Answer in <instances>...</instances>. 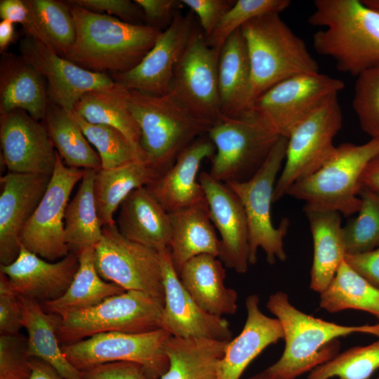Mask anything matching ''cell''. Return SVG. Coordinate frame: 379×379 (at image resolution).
Wrapping results in <instances>:
<instances>
[{"instance_id":"cell-1","label":"cell","mask_w":379,"mask_h":379,"mask_svg":"<svg viewBox=\"0 0 379 379\" xmlns=\"http://www.w3.org/2000/svg\"><path fill=\"white\" fill-rule=\"evenodd\" d=\"M67 2L77 38L63 58L94 72L113 75L130 71L153 48L162 32L150 25L128 23Z\"/></svg>"},{"instance_id":"cell-2","label":"cell","mask_w":379,"mask_h":379,"mask_svg":"<svg viewBox=\"0 0 379 379\" xmlns=\"http://www.w3.org/2000/svg\"><path fill=\"white\" fill-rule=\"evenodd\" d=\"M308 18L324 29L312 37L318 54L331 58L340 72L357 77L379 66V12L361 0H316Z\"/></svg>"},{"instance_id":"cell-3","label":"cell","mask_w":379,"mask_h":379,"mask_svg":"<svg viewBox=\"0 0 379 379\" xmlns=\"http://www.w3.org/2000/svg\"><path fill=\"white\" fill-rule=\"evenodd\" d=\"M267 310L279 321L285 347L281 357L265 370L279 379H295L334 358L340 350L339 337L366 333L379 337V323L343 326L307 314L277 291L270 295Z\"/></svg>"},{"instance_id":"cell-4","label":"cell","mask_w":379,"mask_h":379,"mask_svg":"<svg viewBox=\"0 0 379 379\" xmlns=\"http://www.w3.org/2000/svg\"><path fill=\"white\" fill-rule=\"evenodd\" d=\"M126 102L140 131L145 161L160 174L215 124L190 110L171 93L157 96L127 90Z\"/></svg>"},{"instance_id":"cell-5","label":"cell","mask_w":379,"mask_h":379,"mask_svg":"<svg viewBox=\"0 0 379 379\" xmlns=\"http://www.w3.org/2000/svg\"><path fill=\"white\" fill-rule=\"evenodd\" d=\"M279 14L261 15L240 28L251 68L247 111L258 97L279 82L299 74L319 72L305 41Z\"/></svg>"},{"instance_id":"cell-6","label":"cell","mask_w":379,"mask_h":379,"mask_svg":"<svg viewBox=\"0 0 379 379\" xmlns=\"http://www.w3.org/2000/svg\"><path fill=\"white\" fill-rule=\"evenodd\" d=\"M378 154L379 138L361 145L341 143L326 164L295 182L286 195L304 201V207L335 211L350 216L360 208L361 175L368 162Z\"/></svg>"},{"instance_id":"cell-7","label":"cell","mask_w":379,"mask_h":379,"mask_svg":"<svg viewBox=\"0 0 379 379\" xmlns=\"http://www.w3.org/2000/svg\"><path fill=\"white\" fill-rule=\"evenodd\" d=\"M164 304L138 291H126L98 305L58 315L61 345L107 332L140 333L161 328Z\"/></svg>"},{"instance_id":"cell-8","label":"cell","mask_w":379,"mask_h":379,"mask_svg":"<svg viewBox=\"0 0 379 379\" xmlns=\"http://www.w3.org/2000/svg\"><path fill=\"white\" fill-rule=\"evenodd\" d=\"M208 136L215 147L208 173L224 183L252 178L281 137L250 111L237 117H223Z\"/></svg>"},{"instance_id":"cell-9","label":"cell","mask_w":379,"mask_h":379,"mask_svg":"<svg viewBox=\"0 0 379 379\" xmlns=\"http://www.w3.org/2000/svg\"><path fill=\"white\" fill-rule=\"evenodd\" d=\"M287 143L288 138L281 136L262 166L249 180L225 183L238 196L245 211L250 265L257 262L259 248L265 251L269 264H274L277 259H286L283 239L287 234L289 221L283 218L279 227H275L270 211L276 179L285 160Z\"/></svg>"},{"instance_id":"cell-10","label":"cell","mask_w":379,"mask_h":379,"mask_svg":"<svg viewBox=\"0 0 379 379\" xmlns=\"http://www.w3.org/2000/svg\"><path fill=\"white\" fill-rule=\"evenodd\" d=\"M342 125V109L335 95L293 131L288 138L285 164L275 184L273 202L331 159L337 148L333 139Z\"/></svg>"},{"instance_id":"cell-11","label":"cell","mask_w":379,"mask_h":379,"mask_svg":"<svg viewBox=\"0 0 379 379\" xmlns=\"http://www.w3.org/2000/svg\"><path fill=\"white\" fill-rule=\"evenodd\" d=\"M344 86L342 80L320 72L293 76L268 89L248 111L279 136L288 138L300 124Z\"/></svg>"},{"instance_id":"cell-12","label":"cell","mask_w":379,"mask_h":379,"mask_svg":"<svg viewBox=\"0 0 379 379\" xmlns=\"http://www.w3.org/2000/svg\"><path fill=\"white\" fill-rule=\"evenodd\" d=\"M94 263L100 277L125 291L144 292L164 305L159 253L124 237L117 223L104 226L94 246Z\"/></svg>"},{"instance_id":"cell-13","label":"cell","mask_w":379,"mask_h":379,"mask_svg":"<svg viewBox=\"0 0 379 379\" xmlns=\"http://www.w3.org/2000/svg\"><path fill=\"white\" fill-rule=\"evenodd\" d=\"M171 335L164 328L140 333L107 332L61 347L68 361L81 371L101 364L128 361L143 366L159 379L169 366L164 347Z\"/></svg>"},{"instance_id":"cell-14","label":"cell","mask_w":379,"mask_h":379,"mask_svg":"<svg viewBox=\"0 0 379 379\" xmlns=\"http://www.w3.org/2000/svg\"><path fill=\"white\" fill-rule=\"evenodd\" d=\"M85 169L69 167L57 152L55 167L46 192L23 227L20 245L50 262L69 253L65 239V214L69 196Z\"/></svg>"},{"instance_id":"cell-15","label":"cell","mask_w":379,"mask_h":379,"mask_svg":"<svg viewBox=\"0 0 379 379\" xmlns=\"http://www.w3.org/2000/svg\"><path fill=\"white\" fill-rule=\"evenodd\" d=\"M219 50L208 45L197 26L179 61L172 90L184 105L217 124L222 117L218 88Z\"/></svg>"},{"instance_id":"cell-16","label":"cell","mask_w":379,"mask_h":379,"mask_svg":"<svg viewBox=\"0 0 379 379\" xmlns=\"http://www.w3.org/2000/svg\"><path fill=\"white\" fill-rule=\"evenodd\" d=\"M196 27L192 11L185 15L176 13L140 62L112 79L128 91L157 96L170 93L176 67Z\"/></svg>"},{"instance_id":"cell-17","label":"cell","mask_w":379,"mask_h":379,"mask_svg":"<svg viewBox=\"0 0 379 379\" xmlns=\"http://www.w3.org/2000/svg\"><path fill=\"white\" fill-rule=\"evenodd\" d=\"M19 50L45 79L48 100L69 113L87 92L117 85L109 75L86 69L28 35L20 41Z\"/></svg>"},{"instance_id":"cell-18","label":"cell","mask_w":379,"mask_h":379,"mask_svg":"<svg viewBox=\"0 0 379 379\" xmlns=\"http://www.w3.org/2000/svg\"><path fill=\"white\" fill-rule=\"evenodd\" d=\"M158 253L164 290L161 328L175 337L231 341L229 322L204 311L183 286L172 264L169 248Z\"/></svg>"},{"instance_id":"cell-19","label":"cell","mask_w":379,"mask_h":379,"mask_svg":"<svg viewBox=\"0 0 379 379\" xmlns=\"http://www.w3.org/2000/svg\"><path fill=\"white\" fill-rule=\"evenodd\" d=\"M0 141L9 172L52 175L57 151L44 122L19 109L0 114Z\"/></svg>"},{"instance_id":"cell-20","label":"cell","mask_w":379,"mask_h":379,"mask_svg":"<svg viewBox=\"0 0 379 379\" xmlns=\"http://www.w3.org/2000/svg\"><path fill=\"white\" fill-rule=\"evenodd\" d=\"M208 204L210 218L220 235L218 258L239 274L247 272L249 264V234L243 205L227 184L201 172L198 178Z\"/></svg>"},{"instance_id":"cell-21","label":"cell","mask_w":379,"mask_h":379,"mask_svg":"<svg viewBox=\"0 0 379 379\" xmlns=\"http://www.w3.org/2000/svg\"><path fill=\"white\" fill-rule=\"evenodd\" d=\"M51 175L8 172L0 179V263H12L20 251V235L43 197Z\"/></svg>"},{"instance_id":"cell-22","label":"cell","mask_w":379,"mask_h":379,"mask_svg":"<svg viewBox=\"0 0 379 379\" xmlns=\"http://www.w3.org/2000/svg\"><path fill=\"white\" fill-rule=\"evenodd\" d=\"M79 264V257L73 253L56 262H50L21 246L18 258L12 263L0 265V272L7 277L12 289L19 296L43 305L60 298L66 292Z\"/></svg>"},{"instance_id":"cell-23","label":"cell","mask_w":379,"mask_h":379,"mask_svg":"<svg viewBox=\"0 0 379 379\" xmlns=\"http://www.w3.org/2000/svg\"><path fill=\"white\" fill-rule=\"evenodd\" d=\"M215 153V147L210 138L199 137L146 187L168 213L207 204L197 174L203 160Z\"/></svg>"},{"instance_id":"cell-24","label":"cell","mask_w":379,"mask_h":379,"mask_svg":"<svg viewBox=\"0 0 379 379\" xmlns=\"http://www.w3.org/2000/svg\"><path fill=\"white\" fill-rule=\"evenodd\" d=\"M247 317L240 334L227 343L220 363L219 379H240L249 364L269 345L284 338V331L277 318L264 314L258 295L245 301Z\"/></svg>"},{"instance_id":"cell-25","label":"cell","mask_w":379,"mask_h":379,"mask_svg":"<svg viewBox=\"0 0 379 379\" xmlns=\"http://www.w3.org/2000/svg\"><path fill=\"white\" fill-rule=\"evenodd\" d=\"M117 226L124 237L157 252L169 248V213L146 187L135 189L122 201Z\"/></svg>"},{"instance_id":"cell-26","label":"cell","mask_w":379,"mask_h":379,"mask_svg":"<svg viewBox=\"0 0 379 379\" xmlns=\"http://www.w3.org/2000/svg\"><path fill=\"white\" fill-rule=\"evenodd\" d=\"M48 105L44 77L21 55L2 53L0 62V114L22 109L44 120Z\"/></svg>"},{"instance_id":"cell-27","label":"cell","mask_w":379,"mask_h":379,"mask_svg":"<svg viewBox=\"0 0 379 379\" xmlns=\"http://www.w3.org/2000/svg\"><path fill=\"white\" fill-rule=\"evenodd\" d=\"M223 263L212 255H197L182 267L180 281L196 302L206 312L222 317L237 310V293L225 285Z\"/></svg>"},{"instance_id":"cell-28","label":"cell","mask_w":379,"mask_h":379,"mask_svg":"<svg viewBox=\"0 0 379 379\" xmlns=\"http://www.w3.org/2000/svg\"><path fill=\"white\" fill-rule=\"evenodd\" d=\"M303 211L314 246L310 287L320 293L331 282L346 255L340 213L307 207Z\"/></svg>"},{"instance_id":"cell-29","label":"cell","mask_w":379,"mask_h":379,"mask_svg":"<svg viewBox=\"0 0 379 379\" xmlns=\"http://www.w3.org/2000/svg\"><path fill=\"white\" fill-rule=\"evenodd\" d=\"M171 237L169 251L179 275L185 264L202 254L220 253V239L210 218L208 204L169 213Z\"/></svg>"},{"instance_id":"cell-30","label":"cell","mask_w":379,"mask_h":379,"mask_svg":"<svg viewBox=\"0 0 379 379\" xmlns=\"http://www.w3.org/2000/svg\"><path fill=\"white\" fill-rule=\"evenodd\" d=\"M218 74L223 117L241 116L247 111L251 83L249 58L241 29L230 35L221 47Z\"/></svg>"},{"instance_id":"cell-31","label":"cell","mask_w":379,"mask_h":379,"mask_svg":"<svg viewBox=\"0 0 379 379\" xmlns=\"http://www.w3.org/2000/svg\"><path fill=\"white\" fill-rule=\"evenodd\" d=\"M228 343L171 335L164 347L169 366L159 379H219Z\"/></svg>"},{"instance_id":"cell-32","label":"cell","mask_w":379,"mask_h":379,"mask_svg":"<svg viewBox=\"0 0 379 379\" xmlns=\"http://www.w3.org/2000/svg\"><path fill=\"white\" fill-rule=\"evenodd\" d=\"M160 175L155 168L144 160L97 171L94 178V196L101 226L115 224L114 214L126 197L135 189L149 185Z\"/></svg>"},{"instance_id":"cell-33","label":"cell","mask_w":379,"mask_h":379,"mask_svg":"<svg viewBox=\"0 0 379 379\" xmlns=\"http://www.w3.org/2000/svg\"><path fill=\"white\" fill-rule=\"evenodd\" d=\"M22 326L27 332V353L52 366L64 379H84L82 372L66 358L58 338V315L46 312L41 304L20 297Z\"/></svg>"},{"instance_id":"cell-34","label":"cell","mask_w":379,"mask_h":379,"mask_svg":"<svg viewBox=\"0 0 379 379\" xmlns=\"http://www.w3.org/2000/svg\"><path fill=\"white\" fill-rule=\"evenodd\" d=\"M94 247L83 251L79 267L66 292L58 299L42 305L48 312L61 315L65 312L89 308L107 298L126 291L121 286L105 281L95 266Z\"/></svg>"},{"instance_id":"cell-35","label":"cell","mask_w":379,"mask_h":379,"mask_svg":"<svg viewBox=\"0 0 379 379\" xmlns=\"http://www.w3.org/2000/svg\"><path fill=\"white\" fill-rule=\"evenodd\" d=\"M96 171L85 169L79 187L65 210V239L69 253L78 256L85 249L94 247L102 236L94 196Z\"/></svg>"},{"instance_id":"cell-36","label":"cell","mask_w":379,"mask_h":379,"mask_svg":"<svg viewBox=\"0 0 379 379\" xmlns=\"http://www.w3.org/2000/svg\"><path fill=\"white\" fill-rule=\"evenodd\" d=\"M126 92L127 89L118 83L109 89L87 92L77 102L73 112L89 123L108 125L119 130L142 151L140 131L128 109Z\"/></svg>"},{"instance_id":"cell-37","label":"cell","mask_w":379,"mask_h":379,"mask_svg":"<svg viewBox=\"0 0 379 379\" xmlns=\"http://www.w3.org/2000/svg\"><path fill=\"white\" fill-rule=\"evenodd\" d=\"M72 113L48 100L44 124L52 143L67 166L98 171L102 168L100 157Z\"/></svg>"},{"instance_id":"cell-38","label":"cell","mask_w":379,"mask_h":379,"mask_svg":"<svg viewBox=\"0 0 379 379\" xmlns=\"http://www.w3.org/2000/svg\"><path fill=\"white\" fill-rule=\"evenodd\" d=\"M319 305L329 312L357 310L379 319V289L344 260L331 282L320 293Z\"/></svg>"},{"instance_id":"cell-39","label":"cell","mask_w":379,"mask_h":379,"mask_svg":"<svg viewBox=\"0 0 379 379\" xmlns=\"http://www.w3.org/2000/svg\"><path fill=\"white\" fill-rule=\"evenodd\" d=\"M48 45L64 57L77 38L74 20L68 3L55 0H25Z\"/></svg>"},{"instance_id":"cell-40","label":"cell","mask_w":379,"mask_h":379,"mask_svg":"<svg viewBox=\"0 0 379 379\" xmlns=\"http://www.w3.org/2000/svg\"><path fill=\"white\" fill-rule=\"evenodd\" d=\"M72 114L88 141L98 152L102 169L114 168L136 160L145 161L143 152L119 130L108 125L89 123L77 114Z\"/></svg>"},{"instance_id":"cell-41","label":"cell","mask_w":379,"mask_h":379,"mask_svg":"<svg viewBox=\"0 0 379 379\" xmlns=\"http://www.w3.org/2000/svg\"><path fill=\"white\" fill-rule=\"evenodd\" d=\"M357 216L343 227L347 254L368 252L379 247V194L361 187Z\"/></svg>"},{"instance_id":"cell-42","label":"cell","mask_w":379,"mask_h":379,"mask_svg":"<svg viewBox=\"0 0 379 379\" xmlns=\"http://www.w3.org/2000/svg\"><path fill=\"white\" fill-rule=\"evenodd\" d=\"M379 368V339L366 346L352 347L316 367L307 379H368Z\"/></svg>"},{"instance_id":"cell-43","label":"cell","mask_w":379,"mask_h":379,"mask_svg":"<svg viewBox=\"0 0 379 379\" xmlns=\"http://www.w3.org/2000/svg\"><path fill=\"white\" fill-rule=\"evenodd\" d=\"M290 5L289 0H237L211 34L205 36L206 42L220 51L229 36L251 19L268 13H280Z\"/></svg>"},{"instance_id":"cell-44","label":"cell","mask_w":379,"mask_h":379,"mask_svg":"<svg viewBox=\"0 0 379 379\" xmlns=\"http://www.w3.org/2000/svg\"><path fill=\"white\" fill-rule=\"evenodd\" d=\"M352 107L363 131L379 138V66L357 77Z\"/></svg>"},{"instance_id":"cell-45","label":"cell","mask_w":379,"mask_h":379,"mask_svg":"<svg viewBox=\"0 0 379 379\" xmlns=\"http://www.w3.org/2000/svg\"><path fill=\"white\" fill-rule=\"evenodd\" d=\"M30 357L27 338L22 335H0V379H29Z\"/></svg>"},{"instance_id":"cell-46","label":"cell","mask_w":379,"mask_h":379,"mask_svg":"<svg viewBox=\"0 0 379 379\" xmlns=\"http://www.w3.org/2000/svg\"><path fill=\"white\" fill-rule=\"evenodd\" d=\"M22 326V304L12 289L7 277L0 272V333H20Z\"/></svg>"},{"instance_id":"cell-47","label":"cell","mask_w":379,"mask_h":379,"mask_svg":"<svg viewBox=\"0 0 379 379\" xmlns=\"http://www.w3.org/2000/svg\"><path fill=\"white\" fill-rule=\"evenodd\" d=\"M91 11L109 15H114L121 20L131 24H141L140 18L145 17L140 7L129 0H74L68 1Z\"/></svg>"},{"instance_id":"cell-48","label":"cell","mask_w":379,"mask_h":379,"mask_svg":"<svg viewBox=\"0 0 379 379\" xmlns=\"http://www.w3.org/2000/svg\"><path fill=\"white\" fill-rule=\"evenodd\" d=\"M198 17L201 29L208 36L223 15L233 6L234 0H181Z\"/></svg>"},{"instance_id":"cell-49","label":"cell","mask_w":379,"mask_h":379,"mask_svg":"<svg viewBox=\"0 0 379 379\" xmlns=\"http://www.w3.org/2000/svg\"><path fill=\"white\" fill-rule=\"evenodd\" d=\"M81 372L84 379H157L143 366L128 361L101 364Z\"/></svg>"},{"instance_id":"cell-50","label":"cell","mask_w":379,"mask_h":379,"mask_svg":"<svg viewBox=\"0 0 379 379\" xmlns=\"http://www.w3.org/2000/svg\"><path fill=\"white\" fill-rule=\"evenodd\" d=\"M0 17L2 20L21 24L26 35L48 46L44 35L25 0H1Z\"/></svg>"},{"instance_id":"cell-51","label":"cell","mask_w":379,"mask_h":379,"mask_svg":"<svg viewBox=\"0 0 379 379\" xmlns=\"http://www.w3.org/2000/svg\"><path fill=\"white\" fill-rule=\"evenodd\" d=\"M344 260L354 270L379 289V247L365 253L347 254Z\"/></svg>"},{"instance_id":"cell-52","label":"cell","mask_w":379,"mask_h":379,"mask_svg":"<svg viewBox=\"0 0 379 379\" xmlns=\"http://www.w3.org/2000/svg\"><path fill=\"white\" fill-rule=\"evenodd\" d=\"M142 9L145 18L155 27L157 24L164 23L173 19L174 12L181 4L176 0H135Z\"/></svg>"},{"instance_id":"cell-53","label":"cell","mask_w":379,"mask_h":379,"mask_svg":"<svg viewBox=\"0 0 379 379\" xmlns=\"http://www.w3.org/2000/svg\"><path fill=\"white\" fill-rule=\"evenodd\" d=\"M360 185L379 194V154L366 165L360 179Z\"/></svg>"},{"instance_id":"cell-54","label":"cell","mask_w":379,"mask_h":379,"mask_svg":"<svg viewBox=\"0 0 379 379\" xmlns=\"http://www.w3.org/2000/svg\"><path fill=\"white\" fill-rule=\"evenodd\" d=\"M31 375L29 379H64L50 364L37 358H30Z\"/></svg>"},{"instance_id":"cell-55","label":"cell","mask_w":379,"mask_h":379,"mask_svg":"<svg viewBox=\"0 0 379 379\" xmlns=\"http://www.w3.org/2000/svg\"><path fill=\"white\" fill-rule=\"evenodd\" d=\"M14 37V23L2 20L0 22V51L1 54L13 41Z\"/></svg>"},{"instance_id":"cell-56","label":"cell","mask_w":379,"mask_h":379,"mask_svg":"<svg viewBox=\"0 0 379 379\" xmlns=\"http://www.w3.org/2000/svg\"><path fill=\"white\" fill-rule=\"evenodd\" d=\"M249 379H279V378L270 375L266 370H264L253 375Z\"/></svg>"},{"instance_id":"cell-57","label":"cell","mask_w":379,"mask_h":379,"mask_svg":"<svg viewBox=\"0 0 379 379\" xmlns=\"http://www.w3.org/2000/svg\"><path fill=\"white\" fill-rule=\"evenodd\" d=\"M368 7L379 12V0H361Z\"/></svg>"},{"instance_id":"cell-58","label":"cell","mask_w":379,"mask_h":379,"mask_svg":"<svg viewBox=\"0 0 379 379\" xmlns=\"http://www.w3.org/2000/svg\"><path fill=\"white\" fill-rule=\"evenodd\" d=\"M377 379H379V378H378Z\"/></svg>"}]
</instances>
